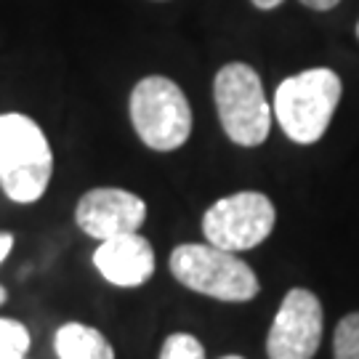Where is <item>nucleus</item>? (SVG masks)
Instances as JSON below:
<instances>
[{
	"mask_svg": "<svg viewBox=\"0 0 359 359\" xmlns=\"http://www.w3.org/2000/svg\"><path fill=\"white\" fill-rule=\"evenodd\" d=\"M357 38H359V22H357Z\"/></svg>",
	"mask_w": 359,
	"mask_h": 359,
	"instance_id": "19",
	"label": "nucleus"
},
{
	"mask_svg": "<svg viewBox=\"0 0 359 359\" xmlns=\"http://www.w3.org/2000/svg\"><path fill=\"white\" fill-rule=\"evenodd\" d=\"M29 330L22 322L0 317V359H22L29 351Z\"/></svg>",
	"mask_w": 359,
	"mask_h": 359,
	"instance_id": "11",
	"label": "nucleus"
},
{
	"mask_svg": "<svg viewBox=\"0 0 359 359\" xmlns=\"http://www.w3.org/2000/svg\"><path fill=\"white\" fill-rule=\"evenodd\" d=\"M256 8H261V11H271V8H277V6H283L285 0H250Z\"/></svg>",
	"mask_w": 359,
	"mask_h": 359,
	"instance_id": "16",
	"label": "nucleus"
},
{
	"mask_svg": "<svg viewBox=\"0 0 359 359\" xmlns=\"http://www.w3.org/2000/svg\"><path fill=\"white\" fill-rule=\"evenodd\" d=\"M335 359H359V311H351L338 322L333 335Z\"/></svg>",
	"mask_w": 359,
	"mask_h": 359,
	"instance_id": "12",
	"label": "nucleus"
},
{
	"mask_svg": "<svg viewBox=\"0 0 359 359\" xmlns=\"http://www.w3.org/2000/svg\"><path fill=\"white\" fill-rule=\"evenodd\" d=\"M93 264L107 283L117 287H139L152 277L154 250L147 237H142L139 231H130L104 240L93 253Z\"/></svg>",
	"mask_w": 359,
	"mask_h": 359,
	"instance_id": "9",
	"label": "nucleus"
},
{
	"mask_svg": "<svg viewBox=\"0 0 359 359\" xmlns=\"http://www.w3.org/2000/svg\"><path fill=\"white\" fill-rule=\"evenodd\" d=\"M11 248H13V237L8 234V231H3V234H0V264H3L6 256L11 253Z\"/></svg>",
	"mask_w": 359,
	"mask_h": 359,
	"instance_id": "15",
	"label": "nucleus"
},
{
	"mask_svg": "<svg viewBox=\"0 0 359 359\" xmlns=\"http://www.w3.org/2000/svg\"><path fill=\"white\" fill-rule=\"evenodd\" d=\"M147 218V203L139 194L115 189V187H102L90 189L80 197L75 210L77 226L93 240H112L120 234L139 231V226Z\"/></svg>",
	"mask_w": 359,
	"mask_h": 359,
	"instance_id": "8",
	"label": "nucleus"
},
{
	"mask_svg": "<svg viewBox=\"0 0 359 359\" xmlns=\"http://www.w3.org/2000/svg\"><path fill=\"white\" fill-rule=\"evenodd\" d=\"M322 325L320 298L311 290L293 287L271 322L266 338L269 359H314L322 344Z\"/></svg>",
	"mask_w": 359,
	"mask_h": 359,
	"instance_id": "7",
	"label": "nucleus"
},
{
	"mask_svg": "<svg viewBox=\"0 0 359 359\" xmlns=\"http://www.w3.org/2000/svg\"><path fill=\"white\" fill-rule=\"evenodd\" d=\"M274 205L261 192H237L218 200L203 216V234L221 250L240 253L261 245L274 229Z\"/></svg>",
	"mask_w": 359,
	"mask_h": 359,
	"instance_id": "6",
	"label": "nucleus"
},
{
	"mask_svg": "<svg viewBox=\"0 0 359 359\" xmlns=\"http://www.w3.org/2000/svg\"><path fill=\"white\" fill-rule=\"evenodd\" d=\"M130 120L149 149L173 152L192 133V107L184 90L163 75H149L130 93Z\"/></svg>",
	"mask_w": 359,
	"mask_h": 359,
	"instance_id": "5",
	"label": "nucleus"
},
{
	"mask_svg": "<svg viewBox=\"0 0 359 359\" xmlns=\"http://www.w3.org/2000/svg\"><path fill=\"white\" fill-rule=\"evenodd\" d=\"M53 173L51 144L27 115H0V187L13 203H35Z\"/></svg>",
	"mask_w": 359,
	"mask_h": 359,
	"instance_id": "1",
	"label": "nucleus"
},
{
	"mask_svg": "<svg viewBox=\"0 0 359 359\" xmlns=\"http://www.w3.org/2000/svg\"><path fill=\"white\" fill-rule=\"evenodd\" d=\"M306 8H311V11H330V8H335L341 0H301Z\"/></svg>",
	"mask_w": 359,
	"mask_h": 359,
	"instance_id": "14",
	"label": "nucleus"
},
{
	"mask_svg": "<svg viewBox=\"0 0 359 359\" xmlns=\"http://www.w3.org/2000/svg\"><path fill=\"white\" fill-rule=\"evenodd\" d=\"M160 359H205L203 344L189 333H173L160 348Z\"/></svg>",
	"mask_w": 359,
	"mask_h": 359,
	"instance_id": "13",
	"label": "nucleus"
},
{
	"mask_svg": "<svg viewBox=\"0 0 359 359\" xmlns=\"http://www.w3.org/2000/svg\"><path fill=\"white\" fill-rule=\"evenodd\" d=\"M170 271L184 287L229 304H245L261 290L256 271L216 245H179L170 253Z\"/></svg>",
	"mask_w": 359,
	"mask_h": 359,
	"instance_id": "3",
	"label": "nucleus"
},
{
	"mask_svg": "<svg viewBox=\"0 0 359 359\" xmlns=\"http://www.w3.org/2000/svg\"><path fill=\"white\" fill-rule=\"evenodd\" d=\"M344 93V83L327 67L306 69L287 77L274 93V117L287 139L314 144L325 136Z\"/></svg>",
	"mask_w": 359,
	"mask_h": 359,
	"instance_id": "2",
	"label": "nucleus"
},
{
	"mask_svg": "<svg viewBox=\"0 0 359 359\" xmlns=\"http://www.w3.org/2000/svg\"><path fill=\"white\" fill-rule=\"evenodd\" d=\"M59 359H115V348L96 327L69 322L56 330L53 338Z\"/></svg>",
	"mask_w": 359,
	"mask_h": 359,
	"instance_id": "10",
	"label": "nucleus"
},
{
	"mask_svg": "<svg viewBox=\"0 0 359 359\" xmlns=\"http://www.w3.org/2000/svg\"><path fill=\"white\" fill-rule=\"evenodd\" d=\"M22 359H27V357H22Z\"/></svg>",
	"mask_w": 359,
	"mask_h": 359,
	"instance_id": "20",
	"label": "nucleus"
},
{
	"mask_svg": "<svg viewBox=\"0 0 359 359\" xmlns=\"http://www.w3.org/2000/svg\"><path fill=\"white\" fill-rule=\"evenodd\" d=\"M6 298H8V295H6V287H0V304H6Z\"/></svg>",
	"mask_w": 359,
	"mask_h": 359,
	"instance_id": "17",
	"label": "nucleus"
},
{
	"mask_svg": "<svg viewBox=\"0 0 359 359\" xmlns=\"http://www.w3.org/2000/svg\"><path fill=\"white\" fill-rule=\"evenodd\" d=\"M221 359H245V357H237V354H229V357H221Z\"/></svg>",
	"mask_w": 359,
	"mask_h": 359,
	"instance_id": "18",
	"label": "nucleus"
},
{
	"mask_svg": "<svg viewBox=\"0 0 359 359\" xmlns=\"http://www.w3.org/2000/svg\"><path fill=\"white\" fill-rule=\"evenodd\" d=\"M218 117L234 144L258 147L266 142L271 128V109L264 93V83L250 65L231 62L218 69L213 80Z\"/></svg>",
	"mask_w": 359,
	"mask_h": 359,
	"instance_id": "4",
	"label": "nucleus"
}]
</instances>
